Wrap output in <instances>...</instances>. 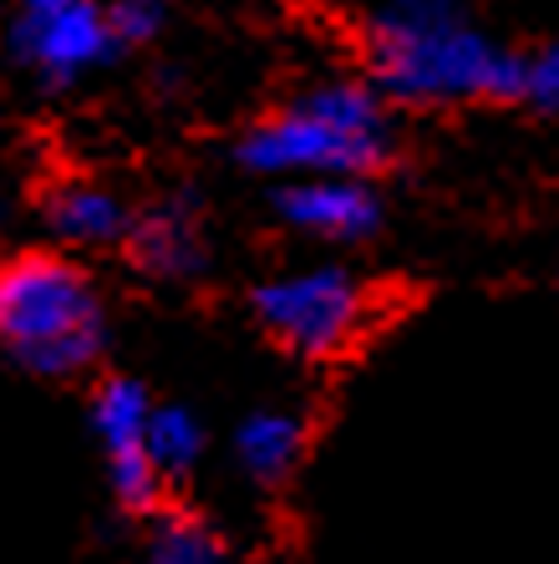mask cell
<instances>
[{
	"label": "cell",
	"mask_w": 559,
	"mask_h": 564,
	"mask_svg": "<svg viewBox=\"0 0 559 564\" xmlns=\"http://www.w3.org/2000/svg\"><path fill=\"white\" fill-rule=\"evenodd\" d=\"M366 66L407 107L529 97V56L488 36L463 0H387L366 26Z\"/></svg>",
	"instance_id": "cell-1"
},
{
	"label": "cell",
	"mask_w": 559,
	"mask_h": 564,
	"mask_svg": "<svg viewBox=\"0 0 559 564\" xmlns=\"http://www.w3.org/2000/svg\"><path fill=\"white\" fill-rule=\"evenodd\" d=\"M387 102L377 82H321L255 122L239 138V163L275 184L321 173L372 178L397 148Z\"/></svg>",
	"instance_id": "cell-2"
},
{
	"label": "cell",
	"mask_w": 559,
	"mask_h": 564,
	"mask_svg": "<svg viewBox=\"0 0 559 564\" xmlns=\"http://www.w3.org/2000/svg\"><path fill=\"white\" fill-rule=\"evenodd\" d=\"M0 336L36 377H77L103 356V301L66 254L26 250L0 270Z\"/></svg>",
	"instance_id": "cell-3"
},
{
	"label": "cell",
	"mask_w": 559,
	"mask_h": 564,
	"mask_svg": "<svg viewBox=\"0 0 559 564\" xmlns=\"http://www.w3.org/2000/svg\"><path fill=\"white\" fill-rule=\"evenodd\" d=\"M249 311L280 346L305 361H325L362 341L372 321V290L346 264H295L260 280Z\"/></svg>",
	"instance_id": "cell-4"
},
{
	"label": "cell",
	"mask_w": 559,
	"mask_h": 564,
	"mask_svg": "<svg viewBox=\"0 0 559 564\" xmlns=\"http://www.w3.org/2000/svg\"><path fill=\"white\" fill-rule=\"evenodd\" d=\"M118 52L103 0H11V56L46 87H72Z\"/></svg>",
	"instance_id": "cell-5"
},
{
	"label": "cell",
	"mask_w": 559,
	"mask_h": 564,
	"mask_svg": "<svg viewBox=\"0 0 559 564\" xmlns=\"http://www.w3.org/2000/svg\"><path fill=\"white\" fill-rule=\"evenodd\" d=\"M275 214L286 229L325 245H356L381 229V198L362 173H321V178H286L275 188Z\"/></svg>",
	"instance_id": "cell-6"
},
{
	"label": "cell",
	"mask_w": 559,
	"mask_h": 564,
	"mask_svg": "<svg viewBox=\"0 0 559 564\" xmlns=\"http://www.w3.org/2000/svg\"><path fill=\"white\" fill-rule=\"evenodd\" d=\"M128 250L138 260V270L153 280H194L208 264V235L198 219V204L189 194L163 198L148 214L132 219Z\"/></svg>",
	"instance_id": "cell-7"
},
{
	"label": "cell",
	"mask_w": 559,
	"mask_h": 564,
	"mask_svg": "<svg viewBox=\"0 0 559 564\" xmlns=\"http://www.w3.org/2000/svg\"><path fill=\"white\" fill-rule=\"evenodd\" d=\"M132 219L138 214L122 204L112 188L72 178L46 194V229L72 250H107V245H128Z\"/></svg>",
	"instance_id": "cell-8"
},
{
	"label": "cell",
	"mask_w": 559,
	"mask_h": 564,
	"mask_svg": "<svg viewBox=\"0 0 559 564\" xmlns=\"http://www.w3.org/2000/svg\"><path fill=\"white\" fill-rule=\"evenodd\" d=\"M300 453H305V422L286 408H265V412H249L245 422L235 427V458L239 468L255 478V484L275 488L286 484L295 473Z\"/></svg>",
	"instance_id": "cell-9"
},
{
	"label": "cell",
	"mask_w": 559,
	"mask_h": 564,
	"mask_svg": "<svg viewBox=\"0 0 559 564\" xmlns=\"http://www.w3.org/2000/svg\"><path fill=\"white\" fill-rule=\"evenodd\" d=\"M153 397H148L143 381L132 377H107L92 397V433L103 443L107 458L118 453H138L148 447V427H153Z\"/></svg>",
	"instance_id": "cell-10"
},
{
	"label": "cell",
	"mask_w": 559,
	"mask_h": 564,
	"mask_svg": "<svg viewBox=\"0 0 559 564\" xmlns=\"http://www.w3.org/2000/svg\"><path fill=\"white\" fill-rule=\"evenodd\" d=\"M138 564H224V539L189 513L158 519Z\"/></svg>",
	"instance_id": "cell-11"
},
{
	"label": "cell",
	"mask_w": 559,
	"mask_h": 564,
	"mask_svg": "<svg viewBox=\"0 0 559 564\" xmlns=\"http://www.w3.org/2000/svg\"><path fill=\"white\" fill-rule=\"evenodd\" d=\"M148 453L163 468V478L194 473V463L204 458V422L189 408H158L153 427H148Z\"/></svg>",
	"instance_id": "cell-12"
},
{
	"label": "cell",
	"mask_w": 559,
	"mask_h": 564,
	"mask_svg": "<svg viewBox=\"0 0 559 564\" xmlns=\"http://www.w3.org/2000/svg\"><path fill=\"white\" fill-rule=\"evenodd\" d=\"M118 46H143L163 31V0H107Z\"/></svg>",
	"instance_id": "cell-13"
},
{
	"label": "cell",
	"mask_w": 559,
	"mask_h": 564,
	"mask_svg": "<svg viewBox=\"0 0 559 564\" xmlns=\"http://www.w3.org/2000/svg\"><path fill=\"white\" fill-rule=\"evenodd\" d=\"M524 102L545 107V112H559V36L529 56V97H524Z\"/></svg>",
	"instance_id": "cell-14"
}]
</instances>
